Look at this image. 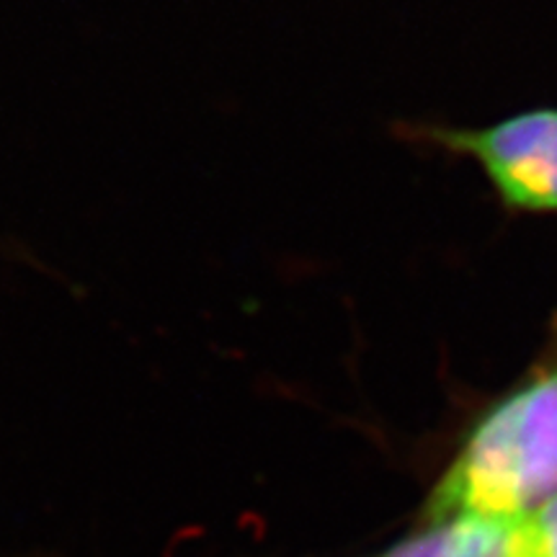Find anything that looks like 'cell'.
Returning a JSON list of instances; mask_svg holds the SVG:
<instances>
[{
    "mask_svg": "<svg viewBox=\"0 0 557 557\" xmlns=\"http://www.w3.org/2000/svg\"><path fill=\"white\" fill-rule=\"evenodd\" d=\"M557 498V312L540 359L472 423L423 506V524L517 519Z\"/></svg>",
    "mask_w": 557,
    "mask_h": 557,
    "instance_id": "cell-1",
    "label": "cell"
},
{
    "mask_svg": "<svg viewBox=\"0 0 557 557\" xmlns=\"http://www.w3.org/2000/svg\"><path fill=\"white\" fill-rule=\"evenodd\" d=\"M400 137L475 165L511 218L557 214V107L527 109L480 127L406 122Z\"/></svg>",
    "mask_w": 557,
    "mask_h": 557,
    "instance_id": "cell-2",
    "label": "cell"
},
{
    "mask_svg": "<svg viewBox=\"0 0 557 557\" xmlns=\"http://www.w3.org/2000/svg\"><path fill=\"white\" fill-rule=\"evenodd\" d=\"M517 519L459 513L426 521L382 557H508Z\"/></svg>",
    "mask_w": 557,
    "mask_h": 557,
    "instance_id": "cell-3",
    "label": "cell"
},
{
    "mask_svg": "<svg viewBox=\"0 0 557 557\" xmlns=\"http://www.w3.org/2000/svg\"><path fill=\"white\" fill-rule=\"evenodd\" d=\"M508 557H557V498L517 519Z\"/></svg>",
    "mask_w": 557,
    "mask_h": 557,
    "instance_id": "cell-4",
    "label": "cell"
}]
</instances>
